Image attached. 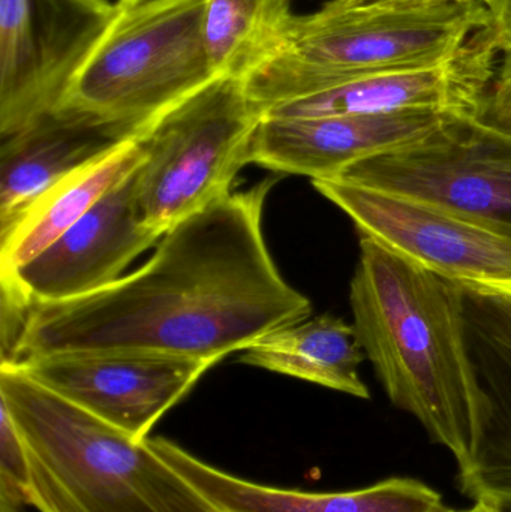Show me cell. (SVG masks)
Instances as JSON below:
<instances>
[{
	"mask_svg": "<svg viewBox=\"0 0 511 512\" xmlns=\"http://www.w3.org/2000/svg\"><path fill=\"white\" fill-rule=\"evenodd\" d=\"M276 177L183 219L149 261L113 285L33 303L9 366L59 354L140 352L219 363L261 337L311 318L267 248L263 213Z\"/></svg>",
	"mask_w": 511,
	"mask_h": 512,
	"instance_id": "6da1fadb",
	"label": "cell"
},
{
	"mask_svg": "<svg viewBox=\"0 0 511 512\" xmlns=\"http://www.w3.org/2000/svg\"><path fill=\"white\" fill-rule=\"evenodd\" d=\"M350 306L357 339L390 402L465 471L488 403L468 349L462 285L360 237Z\"/></svg>",
	"mask_w": 511,
	"mask_h": 512,
	"instance_id": "7a4b0ae2",
	"label": "cell"
},
{
	"mask_svg": "<svg viewBox=\"0 0 511 512\" xmlns=\"http://www.w3.org/2000/svg\"><path fill=\"white\" fill-rule=\"evenodd\" d=\"M8 409L29 463L39 512H216L146 441L138 442L33 381L0 366Z\"/></svg>",
	"mask_w": 511,
	"mask_h": 512,
	"instance_id": "3957f363",
	"label": "cell"
},
{
	"mask_svg": "<svg viewBox=\"0 0 511 512\" xmlns=\"http://www.w3.org/2000/svg\"><path fill=\"white\" fill-rule=\"evenodd\" d=\"M213 78L203 0L117 6L59 107L146 128Z\"/></svg>",
	"mask_w": 511,
	"mask_h": 512,
	"instance_id": "277c9868",
	"label": "cell"
},
{
	"mask_svg": "<svg viewBox=\"0 0 511 512\" xmlns=\"http://www.w3.org/2000/svg\"><path fill=\"white\" fill-rule=\"evenodd\" d=\"M261 122L245 81L231 77L213 78L150 122L141 134L146 158L137 171L144 222L165 234L233 194L237 173L251 164Z\"/></svg>",
	"mask_w": 511,
	"mask_h": 512,
	"instance_id": "5b68a950",
	"label": "cell"
},
{
	"mask_svg": "<svg viewBox=\"0 0 511 512\" xmlns=\"http://www.w3.org/2000/svg\"><path fill=\"white\" fill-rule=\"evenodd\" d=\"M501 50L491 29L455 56L434 65L389 71L327 74L281 54L246 78L263 119L432 111L479 113L497 74Z\"/></svg>",
	"mask_w": 511,
	"mask_h": 512,
	"instance_id": "8992f818",
	"label": "cell"
},
{
	"mask_svg": "<svg viewBox=\"0 0 511 512\" xmlns=\"http://www.w3.org/2000/svg\"><path fill=\"white\" fill-rule=\"evenodd\" d=\"M491 26L482 2L401 6L371 0H329L296 15L285 56L327 74L434 65L455 56Z\"/></svg>",
	"mask_w": 511,
	"mask_h": 512,
	"instance_id": "52a82bcc",
	"label": "cell"
},
{
	"mask_svg": "<svg viewBox=\"0 0 511 512\" xmlns=\"http://www.w3.org/2000/svg\"><path fill=\"white\" fill-rule=\"evenodd\" d=\"M339 179L440 204L511 237V132L479 113L449 114L422 140Z\"/></svg>",
	"mask_w": 511,
	"mask_h": 512,
	"instance_id": "ba28073f",
	"label": "cell"
},
{
	"mask_svg": "<svg viewBox=\"0 0 511 512\" xmlns=\"http://www.w3.org/2000/svg\"><path fill=\"white\" fill-rule=\"evenodd\" d=\"M116 14L108 0H0V138L62 104Z\"/></svg>",
	"mask_w": 511,
	"mask_h": 512,
	"instance_id": "9c48e42d",
	"label": "cell"
},
{
	"mask_svg": "<svg viewBox=\"0 0 511 512\" xmlns=\"http://www.w3.org/2000/svg\"><path fill=\"white\" fill-rule=\"evenodd\" d=\"M314 188L356 225L360 237L459 285L511 280V237L440 204L342 179Z\"/></svg>",
	"mask_w": 511,
	"mask_h": 512,
	"instance_id": "30bf717a",
	"label": "cell"
},
{
	"mask_svg": "<svg viewBox=\"0 0 511 512\" xmlns=\"http://www.w3.org/2000/svg\"><path fill=\"white\" fill-rule=\"evenodd\" d=\"M212 361L140 352L59 354L12 367L138 442L180 402Z\"/></svg>",
	"mask_w": 511,
	"mask_h": 512,
	"instance_id": "8fae6325",
	"label": "cell"
},
{
	"mask_svg": "<svg viewBox=\"0 0 511 512\" xmlns=\"http://www.w3.org/2000/svg\"><path fill=\"white\" fill-rule=\"evenodd\" d=\"M137 171L41 254L0 276H11L33 303L75 300L117 282L137 256L164 236L141 216Z\"/></svg>",
	"mask_w": 511,
	"mask_h": 512,
	"instance_id": "7c38bea8",
	"label": "cell"
},
{
	"mask_svg": "<svg viewBox=\"0 0 511 512\" xmlns=\"http://www.w3.org/2000/svg\"><path fill=\"white\" fill-rule=\"evenodd\" d=\"M449 114L432 111L369 116L263 119L251 164L314 180L339 179L354 165L422 140Z\"/></svg>",
	"mask_w": 511,
	"mask_h": 512,
	"instance_id": "4fadbf2b",
	"label": "cell"
},
{
	"mask_svg": "<svg viewBox=\"0 0 511 512\" xmlns=\"http://www.w3.org/2000/svg\"><path fill=\"white\" fill-rule=\"evenodd\" d=\"M147 128V126H146ZM129 123L74 108L42 114L0 144V236L63 177L143 134Z\"/></svg>",
	"mask_w": 511,
	"mask_h": 512,
	"instance_id": "5bb4252c",
	"label": "cell"
},
{
	"mask_svg": "<svg viewBox=\"0 0 511 512\" xmlns=\"http://www.w3.org/2000/svg\"><path fill=\"white\" fill-rule=\"evenodd\" d=\"M216 512H443V496L416 478L393 477L345 492H303L252 483L221 471L165 438H147Z\"/></svg>",
	"mask_w": 511,
	"mask_h": 512,
	"instance_id": "9a60e30c",
	"label": "cell"
},
{
	"mask_svg": "<svg viewBox=\"0 0 511 512\" xmlns=\"http://www.w3.org/2000/svg\"><path fill=\"white\" fill-rule=\"evenodd\" d=\"M468 349L488 418L459 489L467 498L511 511V301L482 286L462 285Z\"/></svg>",
	"mask_w": 511,
	"mask_h": 512,
	"instance_id": "2e32d148",
	"label": "cell"
},
{
	"mask_svg": "<svg viewBox=\"0 0 511 512\" xmlns=\"http://www.w3.org/2000/svg\"><path fill=\"white\" fill-rule=\"evenodd\" d=\"M146 158L141 135L104 158L63 177L39 195L0 236V274L14 273L80 221Z\"/></svg>",
	"mask_w": 511,
	"mask_h": 512,
	"instance_id": "e0dca14e",
	"label": "cell"
},
{
	"mask_svg": "<svg viewBox=\"0 0 511 512\" xmlns=\"http://www.w3.org/2000/svg\"><path fill=\"white\" fill-rule=\"evenodd\" d=\"M240 363L282 373L339 391L371 399L359 375L366 355L353 325L333 315H320L273 331L243 349Z\"/></svg>",
	"mask_w": 511,
	"mask_h": 512,
	"instance_id": "ac0fdd59",
	"label": "cell"
},
{
	"mask_svg": "<svg viewBox=\"0 0 511 512\" xmlns=\"http://www.w3.org/2000/svg\"><path fill=\"white\" fill-rule=\"evenodd\" d=\"M291 0H203V38L215 77L245 81L284 53Z\"/></svg>",
	"mask_w": 511,
	"mask_h": 512,
	"instance_id": "d6986e66",
	"label": "cell"
},
{
	"mask_svg": "<svg viewBox=\"0 0 511 512\" xmlns=\"http://www.w3.org/2000/svg\"><path fill=\"white\" fill-rule=\"evenodd\" d=\"M30 472L20 433L0 405V510L20 512L29 505Z\"/></svg>",
	"mask_w": 511,
	"mask_h": 512,
	"instance_id": "ffe728a7",
	"label": "cell"
},
{
	"mask_svg": "<svg viewBox=\"0 0 511 512\" xmlns=\"http://www.w3.org/2000/svg\"><path fill=\"white\" fill-rule=\"evenodd\" d=\"M479 114L486 122L511 132V45L501 51L497 74Z\"/></svg>",
	"mask_w": 511,
	"mask_h": 512,
	"instance_id": "44dd1931",
	"label": "cell"
},
{
	"mask_svg": "<svg viewBox=\"0 0 511 512\" xmlns=\"http://www.w3.org/2000/svg\"><path fill=\"white\" fill-rule=\"evenodd\" d=\"M485 6L491 15L489 29L500 50H506L511 45V0H486Z\"/></svg>",
	"mask_w": 511,
	"mask_h": 512,
	"instance_id": "7402d4cb",
	"label": "cell"
},
{
	"mask_svg": "<svg viewBox=\"0 0 511 512\" xmlns=\"http://www.w3.org/2000/svg\"><path fill=\"white\" fill-rule=\"evenodd\" d=\"M371 2L392 3V5L401 6H437L447 5V3H468L482 2L485 5L486 0H371Z\"/></svg>",
	"mask_w": 511,
	"mask_h": 512,
	"instance_id": "603a6c76",
	"label": "cell"
},
{
	"mask_svg": "<svg viewBox=\"0 0 511 512\" xmlns=\"http://www.w3.org/2000/svg\"><path fill=\"white\" fill-rule=\"evenodd\" d=\"M443 512H506L500 505L494 502L485 501V499H477L471 507L464 508V510H449L446 508Z\"/></svg>",
	"mask_w": 511,
	"mask_h": 512,
	"instance_id": "cb8c5ba5",
	"label": "cell"
},
{
	"mask_svg": "<svg viewBox=\"0 0 511 512\" xmlns=\"http://www.w3.org/2000/svg\"><path fill=\"white\" fill-rule=\"evenodd\" d=\"M482 288L491 289V291L498 292V294L504 295L511 301V280L510 282L495 283V285H485Z\"/></svg>",
	"mask_w": 511,
	"mask_h": 512,
	"instance_id": "d4e9b609",
	"label": "cell"
},
{
	"mask_svg": "<svg viewBox=\"0 0 511 512\" xmlns=\"http://www.w3.org/2000/svg\"><path fill=\"white\" fill-rule=\"evenodd\" d=\"M146 2H152V0H117L116 5L120 8H129V6H137Z\"/></svg>",
	"mask_w": 511,
	"mask_h": 512,
	"instance_id": "484cf974",
	"label": "cell"
},
{
	"mask_svg": "<svg viewBox=\"0 0 511 512\" xmlns=\"http://www.w3.org/2000/svg\"><path fill=\"white\" fill-rule=\"evenodd\" d=\"M507 512H511V511H507Z\"/></svg>",
	"mask_w": 511,
	"mask_h": 512,
	"instance_id": "4316f807",
	"label": "cell"
}]
</instances>
